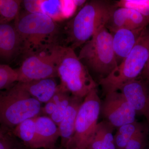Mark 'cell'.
I'll list each match as a JSON object with an SVG mask.
<instances>
[{
  "mask_svg": "<svg viewBox=\"0 0 149 149\" xmlns=\"http://www.w3.org/2000/svg\"><path fill=\"white\" fill-rule=\"evenodd\" d=\"M14 24L21 40L22 53L26 56L58 44V25L46 15L20 12Z\"/></svg>",
  "mask_w": 149,
  "mask_h": 149,
  "instance_id": "cell-1",
  "label": "cell"
},
{
  "mask_svg": "<svg viewBox=\"0 0 149 149\" xmlns=\"http://www.w3.org/2000/svg\"><path fill=\"white\" fill-rule=\"evenodd\" d=\"M114 5L109 2L94 0L83 6L65 26L67 47L74 49L83 46L101 28L105 27Z\"/></svg>",
  "mask_w": 149,
  "mask_h": 149,
  "instance_id": "cell-2",
  "label": "cell"
},
{
  "mask_svg": "<svg viewBox=\"0 0 149 149\" xmlns=\"http://www.w3.org/2000/svg\"><path fill=\"white\" fill-rule=\"evenodd\" d=\"M42 107L41 103L17 82L0 91V125L12 131L24 120L40 116Z\"/></svg>",
  "mask_w": 149,
  "mask_h": 149,
  "instance_id": "cell-3",
  "label": "cell"
},
{
  "mask_svg": "<svg viewBox=\"0 0 149 149\" xmlns=\"http://www.w3.org/2000/svg\"><path fill=\"white\" fill-rule=\"evenodd\" d=\"M149 57V29L143 30L136 45L109 75L99 79L104 95L119 91L125 83L141 75Z\"/></svg>",
  "mask_w": 149,
  "mask_h": 149,
  "instance_id": "cell-4",
  "label": "cell"
},
{
  "mask_svg": "<svg viewBox=\"0 0 149 149\" xmlns=\"http://www.w3.org/2000/svg\"><path fill=\"white\" fill-rule=\"evenodd\" d=\"M78 57L100 79L106 77L117 67L112 36L106 27L101 28L83 45Z\"/></svg>",
  "mask_w": 149,
  "mask_h": 149,
  "instance_id": "cell-5",
  "label": "cell"
},
{
  "mask_svg": "<svg viewBox=\"0 0 149 149\" xmlns=\"http://www.w3.org/2000/svg\"><path fill=\"white\" fill-rule=\"evenodd\" d=\"M60 83L58 88L72 96L85 98L97 84L75 53L74 50L64 46L57 68Z\"/></svg>",
  "mask_w": 149,
  "mask_h": 149,
  "instance_id": "cell-6",
  "label": "cell"
},
{
  "mask_svg": "<svg viewBox=\"0 0 149 149\" xmlns=\"http://www.w3.org/2000/svg\"><path fill=\"white\" fill-rule=\"evenodd\" d=\"M64 46L57 44L44 50L26 56L17 69L18 82L58 77L57 68Z\"/></svg>",
  "mask_w": 149,
  "mask_h": 149,
  "instance_id": "cell-7",
  "label": "cell"
},
{
  "mask_svg": "<svg viewBox=\"0 0 149 149\" xmlns=\"http://www.w3.org/2000/svg\"><path fill=\"white\" fill-rule=\"evenodd\" d=\"M101 103L97 88L85 97L77 113L74 135L66 148L87 149L98 123Z\"/></svg>",
  "mask_w": 149,
  "mask_h": 149,
  "instance_id": "cell-8",
  "label": "cell"
},
{
  "mask_svg": "<svg viewBox=\"0 0 149 149\" xmlns=\"http://www.w3.org/2000/svg\"><path fill=\"white\" fill-rule=\"evenodd\" d=\"M100 114L104 120L118 128L136 121V113L120 92L109 93L101 100Z\"/></svg>",
  "mask_w": 149,
  "mask_h": 149,
  "instance_id": "cell-9",
  "label": "cell"
},
{
  "mask_svg": "<svg viewBox=\"0 0 149 149\" xmlns=\"http://www.w3.org/2000/svg\"><path fill=\"white\" fill-rule=\"evenodd\" d=\"M119 91L136 111L146 119L149 130V85L141 79L130 80Z\"/></svg>",
  "mask_w": 149,
  "mask_h": 149,
  "instance_id": "cell-10",
  "label": "cell"
},
{
  "mask_svg": "<svg viewBox=\"0 0 149 149\" xmlns=\"http://www.w3.org/2000/svg\"><path fill=\"white\" fill-rule=\"evenodd\" d=\"M149 23L148 19L137 11L127 8L115 7L105 27L110 32H112L120 29H143Z\"/></svg>",
  "mask_w": 149,
  "mask_h": 149,
  "instance_id": "cell-11",
  "label": "cell"
},
{
  "mask_svg": "<svg viewBox=\"0 0 149 149\" xmlns=\"http://www.w3.org/2000/svg\"><path fill=\"white\" fill-rule=\"evenodd\" d=\"M36 132L32 149H50L56 147L60 138L58 126L49 116L36 117Z\"/></svg>",
  "mask_w": 149,
  "mask_h": 149,
  "instance_id": "cell-12",
  "label": "cell"
},
{
  "mask_svg": "<svg viewBox=\"0 0 149 149\" xmlns=\"http://www.w3.org/2000/svg\"><path fill=\"white\" fill-rule=\"evenodd\" d=\"M21 53V40L14 23H0V58L9 61Z\"/></svg>",
  "mask_w": 149,
  "mask_h": 149,
  "instance_id": "cell-13",
  "label": "cell"
},
{
  "mask_svg": "<svg viewBox=\"0 0 149 149\" xmlns=\"http://www.w3.org/2000/svg\"><path fill=\"white\" fill-rule=\"evenodd\" d=\"M144 29L137 30L120 29L110 32L112 36L113 46L118 65L130 53Z\"/></svg>",
  "mask_w": 149,
  "mask_h": 149,
  "instance_id": "cell-14",
  "label": "cell"
},
{
  "mask_svg": "<svg viewBox=\"0 0 149 149\" xmlns=\"http://www.w3.org/2000/svg\"><path fill=\"white\" fill-rule=\"evenodd\" d=\"M84 99L71 95L69 104L63 119L58 125L61 148H66L74 133L75 123L78 110Z\"/></svg>",
  "mask_w": 149,
  "mask_h": 149,
  "instance_id": "cell-15",
  "label": "cell"
},
{
  "mask_svg": "<svg viewBox=\"0 0 149 149\" xmlns=\"http://www.w3.org/2000/svg\"><path fill=\"white\" fill-rule=\"evenodd\" d=\"M19 83L31 97L41 104L50 100L57 91L58 85L54 78Z\"/></svg>",
  "mask_w": 149,
  "mask_h": 149,
  "instance_id": "cell-16",
  "label": "cell"
},
{
  "mask_svg": "<svg viewBox=\"0 0 149 149\" xmlns=\"http://www.w3.org/2000/svg\"><path fill=\"white\" fill-rule=\"evenodd\" d=\"M77 7L75 1L40 0V13L47 15L56 22L70 17Z\"/></svg>",
  "mask_w": 149,
  "mask_h": 149,
  "instance_id": "cell-17",
  "label": "cell"
},
{
  "mask_svg": "<svg viewBox=\"0 0 149 149\" xmlns=\"http://www.w3.org/2000/svg\"><path fill=\"white\" fill-rule=\"evenodd\" d=\"M115 128L106 120L98 123L86 149H116L113 133Z\"/></svg>",
  "mask_w": 149,
  "mask_h": 149,
  "instance_id": "cell-18",
  "label": "cell"
},
{
  "mask_svg": "<svg viewBox=\"0 0 149 149\" xmlns=\"http://www.w3.org/2000/svg\"><path fill=\"white\" fill-rule=\"evenodd\" d=\"M36 117L24 120L17 125L12 131L14 135L29 149H32L35 139Z\"/></svg>",
  "mask_w": 149,
  "mask_h": 149,
  "instance_id": "cell-19",
  "label": "cell"
},
{
  "mask_svg": "<svg viewBox=\"0 0 149 149\" xmlns=\"http://www.w3.org/2000/svg\"><path fill=\"white\" fill-rule=\"evenodd\" d=\"M146 127L138 121L125 124L117 128L114 135V142L116 149H125L130 139L136 133Z\"/></svg>",
  "mask_w": 149,
  "mask_h": 149,
  "instance_id": "cell-20",
  "label": "cell"
},
{
  "mask_svg": "<svg viewBox=\"0 0 149 149\" xmlns=\"http://www.w3.org/2000/svg\"><path fill=\"white\" fill-rule=\"evenodd\" d=\"M22 1L3 0L0 9V23H9L19 14Z\"/></svg>",
  "mask_w": 149,
  "mask_h": 149,
  "instance_id": "cell-21",
  "label": "cell"
},
{
  "mask_svg": "<svg viewBox=\"0 0 149 149\" xmlns=\"http://www.w3.org/2000/svg\"><path fill=\"white\" fill-rule=\"evenodd\" d=\"M17 82L16 70L7 65L0 64V91L9 88Z\"/></svg>",
  "mask_w": 149,
  "mask_h": 149,
  "instance_id": "cell-22",
  "label": "cell"
},
{
  "mask_svg": "<svg viewBox=\"0 0 149 149\" xmlns=\"http://www.w3.org/2000/svg\"><path fill=\"white\" fill-rule=\"evenodd\" d=\"M114 6L116 8L132 9L149 19V0H120Z\"/></svg>",
  "mask_w": 149,
  "mask_h": 149,
  "instance_id": "cell-23",
  "label": "cell"
},
{
  "mask_svg": "<svg viewBox=\"0 0 149 149\" xmlns=\"http://www.w3.org/2000/svg\"><path fill=\"white\" fill-rule=\"evenodd\" d=\"M149 132L147 127L136 133L128 141L125 149H143L148 143Z\"/></svg>",
  "mask_w": 149,
  "mask_h": 149,
  "instance_id": "cell-24",
  "label": "cell"
},
{
  "mask_svg": "<svg viewBox=\"0 0 149 149\" xmlns=\"http://www.w3.org/2000/svg\"><path fill=\"white\" fill-rule=\"evenodd\" d=\"M0 149H29L12 131H8L0 137Z\"/></svg>",
  "mask_w": 149,
  "mask_h": 149,
  "instance_id": "cell-25",
  "label": "cell"
},
{
  "mask_svg": "<svg viewBox=\"0 0 149 149\" xmlns=\"http://www.w3.org/2000/svg\"><path fill=\"white\" fill-rule=\"evenodd\" d=\"M70 97L71 94H69L56 104L55 110L50 116V118L58 126L64 117L67 109L69 104Z\"/></svg>",
  "mask_w": 149,
  "mask_h": 149,
  "instance_id": "cell-26",
  "label": "cell"
},
{
  "mask_svg": "<svg viewBox=\"0 0 149 149\" xmlns=\"http://www.w3.org/2000/svg\"><path fill=\"white\" fill-rule=\"evenodd\" d=\"M22 3L27 12L40 13V0H24L22 1Z\"/></svg>",
  "mask_w": 149,
  "mask_h": 149,
  "instance_id": "cell-27",
  "label": "cell"
},
{
  "mask_svg": "<svg viewBox=\"0 0 149 149\" xmlns=\"http://www.w3.org/2000/svg\"><path fill=\"white\" fill-rule=\"evenodd\" d=\"M56 107V104L52 100L45 104V105L41 108L40 115L50 116L53 114Z\"/></svg>",
  "mask_w": 149,
  "mask_h": 149,
  "instance_id": "cell-28",
  "label": "cell"
},
{
  "mask_svg": "<svg viewBox=\"0 0 149 149\" xmlns=\"http://www.w3.org/2000/svg\"><path fill=\"white\" fill-rule=\"evenodd\" d=\"M141 79L146 81L149 85V57L146 66L141 72Z\"/></svg>",
  "mask_w": 149,
  "mask_h": 149,
  "instance_id": "cell-29",
  "label": "cell"
},
{
  "mask_svg": "<svg viewBox=\"0 0 149 149\" xmlns=\"http://www.w3.org/2000/svg\"><path fill=\"white\" fill-rule=\"evenodd\" d=\"M8 131H6V130H5L4 129H3L1 125H0V137H1L3 135L5 134V133H6Z\"/></svg>",
  "mask_w": 149,
  "mask_h": 149,
  "instance_id": "cell-30",
  "label": "cell"
},
{
  "mask_svg": "<svg viewBox=\"0 0 149 149\" xmlns=\"http://www.w3.org/2000/svg\"><path fill=\"white\" fill-rule=\"evenodd\" d=\"M61 149H80L77 148H74V147H71V148H61Z\"/></svg>",
  "mask_w": 149,
  "mask_h": 149,
  "instance_id": "cell-31",
  "label": "cell"
},
{
  "mask_svg": "<svg viewBox=\"0 0 149 149\" xmlns=\"http://www.w3.org/2000/svg\"><path fill=\"white\" fill-rule=\"evenodd\" d=\"M3 2V0H0V9H1V6Z\"/></svg>",
  "mask_w": 149,
  "mask_h": 149,
  "instance_id": "cell-32",
  "label": "cell"
},
{
  "mask_svg": "<svg viewBox=\"0 0 149 149\" xmlns=\"http://www.w3.org/2000/svg\"><path fill=\"white\" fill-rule=\"evenodd\" d=\"M50 149H61L60 147L59 148H58V147L56 146L55 147V148H53Z\"/></svg>",
  "mask_w": 149,
  "mask_h": 149,
  "instance_id": "cell-33",
  "label": "cell"
}]
</instances>
